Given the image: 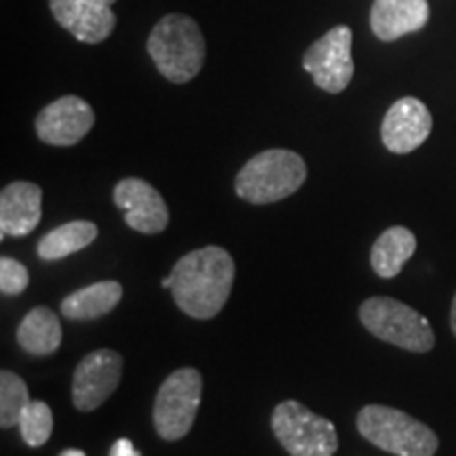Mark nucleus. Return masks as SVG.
<instances>
[{"mask_svg": "<svg viewBox=\"0 0 456 456\" xmlns=\"http://www.w3.org/2000/svg\"><path fill=\"white\" fill-rule=\"evenodd\" d=\"M235 281V260L218 245L195 249L175 262L161 285L192 319H212L224 309Z\"/></svg>", "mask_w": 456, "mask_h": 456, "instance_id": "nucleus-1", "label": "nucleus"}, {"mask_svg": "<svg viewBox=\"0 0 456 456\" xmlns=\"http://www.w3.org/2000/svg\"><path fill=\"white\" fill-rule=\"evenodd\" d=\"M148 55L157 70L175 85H184L201 72L205 61V38L192 17L169 13L152 28L146 43Z\"/></svg>", "mask_w": 456, "mask_h": 456, "instance_id": "nucleus-2", "label": "nucleus"}, {"mask_svg": "<svg viewBox=\"0 0 456 456\" xmlns=\"http://www.w3.org/2000/svg\"><path fill=\"white\" fill-rule=\"evenodd\" d=\"M306 180V163L298 152L273 148L258 152L235 178L239 199L252 205H269L292 197Z\"/></svg>", "mask_w": 456, "mask_h": 456, "instance_id": "nucleus-3", "label": "nucleus"}, {"mask_svg": "<svg viewBox=\"0 0 456 456\" xmlns=\"http://www.w3.org/2000/svg\"><path fill=\"white\" fill-rule=\"evenodd\" d=\"M357 429L370 444L395 456H433L440 440L414 416L389 406H366L357 414Z\"/></svg>", "mask_w": 456, "mask_h": 456, "instance_id": "nucleus-4", "label": "nucleus"}, {"mask_svg": "<svg viewBox=\"0 0 456 456\" xmlns=\"http://www.w3.org/2000/svg\"><path fill=\"white\" fill-rule=\"evenodd\" d=\"M359 319L370 334L403 351L427 353L436 346L431 323L412 306L389 296H372L362 302Z\"/></svg>", "mask_w": 456, "mask_h": 456, "instance_id": "nucleus-5", "label": "nucleus"}, {"mask_svg": "<svg viewBox=\"0 0 456 456\" xmlns=\"http://www.w3.org/2000/svg\"><path fill=\"white\" fill-rule=\"evenodd\" d=\"M273 433L289 456H334L338 433L332 420L302 406L296 399L281 402L273 410Z\"/></svg>", "mask_w": 456, "mask_h": 456, "instance_id": "nucleus-6", "label": "nucleus"}, {"mask_svg": "<svg viewBox=\"0 0 456 456\" xmlns=\"http://www.w3.org/2000/svg\"><path fill=\"white\" fill-rule=\"evenodd\" d=\"M203 393V376L195 368L171 372L155 397V429L165 442H178L188 436L197 419Z\"/></svg>", "mask_w": 456, "mask_h": 456, "instance_id": "nucleus-7", "label": "nucleus"}, {"mask_svg": "<svg viewBox=\"0 0 456 456\" xmlns=\"http://www.w3.org/2000/svg\"><path fill=\"white\" fill-rule=\"evenodd\" d=\"M353 32L349 26H334L306 49L302 68L311 74L319 89L340 94L349 87L355 64L351 57Z\"/></svg>", "mask_w": 456, "mask_h": 456, "instance_id": "nucleus-8", "label": "nucleus"}, {"mask_svg": "<svg viewBox=\"0 0 456 456\" xmlns=\"http://www.w3.org/2000/svg\"><path fill=\"white\" fill-rule=\"evenodd\" d=\"M123 376L121 353L98 349L81 359L72 376V403L81 412L100 408L117 391Z\"/></svg>", "mask_w": 456, "mask_h": 456, "instance_id": "nucleus-9", "label": "nucleus"}, {"mask_svg": "<svg viewBox=\"0 0 456 456\" xmlns=\"http://www.w3.org/2000/svg\"><path fill=\"white\" fill-rule=\"evenodd\" d=\"M95 114L78 95H64L51 102L37 117L38 140L49 146H74L94 129Z\"/></svg>", "mask_w": 456, "mask_h": 456, "instance_id": "nucleus-10", "label": "nucleus"}, {"mask_svg": "<svg viewBox=\"0 0 456 456\" xmlns=\"http://www.w3.org/2000/svg\"><path fill=\"white\" fill-rule=\"evenodd\" d=\"M114 205L125 212L129 228L142 235H159L169 224V209L161 192L142 178H125L114 186Z\"/></svg>", "mask_w": 456, "mask_h": 456, "instance_id": "nucleus-11", "label": "nucleus"}, {"mask_svg": "<svg viewBox=\"0 0 456 456\" xmlns=\"http://www.w3.org/2000/svg\"><path fill=\"white\" fill-rule=\"evenodd\" d=\"M433 118L429 108L416 98H402L387 110L380 138L387 151L408 155L423 146L431 135Z\"/></svg>", "mask_w": 456, "mask_h": 456, "instance_id": "nucleus-12", "label": "nucleus"}, {"mask_svg": "<svg viewBox=\"0 0 456 456\" xmlns=\"http://www.w3.org/2000/svg\"><path fill=\"white\" fill-rule=\"evenodd\" d=\"M49 9L57 24L87 45L106 41L117 26L110 4L98 0H49Z\"/></svg>", "mask_w": 456, "mask_h": 456, "instance_id": "nucleus-13", "label": "nucleus"}, {"mask_svg": "<svg viewBox=\"0 0 456 456\" xmlns=\"http://www.w3.org/2000/svg\"><path fill=\"white\" fill-rule=\"evenodd\" d=\"M43 216V191L32 182H11L0 192V237H26Z\"/></svg>", "mask_w": 456, "mask_h": 456, "instance_id": "nucleus-14", "label": "nucleus"}, {"mask_svg": "<svg viewBox=\"0 0 456 456\" xmlns=\"http://www.w3.org/2000/svg\"><path fill=\"white\" fill-rule=\"evenodd\" d=\"M429 15L427 0H374L370 26L380 41H397L406 34L423 30Z\"/></svg>", "mask_w": 456, "mask_h": 456, "instance_id": "nucleus-15", "label": "nucleus"}, {"mask_svg": "<svg viewBox=\"0 0 456 456\" xmlns=\"http://www.w3.org/2000/svg\"><path fill=\"white\" fill-rule=\"evenodd\" d=\"M123 298V285L118 281H98L77 289L61 300V315L72 322H89L104 317L117 309Z\"/></svg>", "mask_w": 456, "mask_h": 456, "instance_id": "nucleus-16", "label": "nucleus"}, {"mask_svg": "<svg viewBox=\"0 0 456 456\" xmlns=\"http://www.w3.org/2000/svg\"><path fill=\"white\" fill-rule=\"evenodd\" d=\"M416 252V237L406 226H391L376 239L372 245L370 262L379 277L391 279L402 273L403 265Z\"/></svg>", "mask_w": 456, "mask_h": 456, "instance_id": "nucleus-17", "label": "nucleus"}, {"mask_svg": "<svg viewBox=\"0 0 456 456\" xmlns=\"http://www.w3.org/2000/svg\"><path fill=\"white\" fill-rule=\"evenodd\" d=\"M17 342L34 357L51 355L61 345L60 317L47 306H37L21 319L17 328Z\"/></svg>", "mask_w": 456, "mask_h": 456, "instance_id": "nucleus-18", "label": "nucleus"}, {"mask_svg": "<svg viewBox=\"0 0 456 456\" xmlns=\"http://www.w3.org/2000/svg\"><path fill=\"white\" fill-rule=\"evenodd\" d=\"M98 239V226L89 220H74L49 231L37 245L38 258L61 260L66 256L81 252Z\"/></svg>", "mask_w": 456, "mask_h": 456, "instance_id": "nucleus-19", "label": "nucleus"}, {"mask_svg": "<svg viewBox=\"0 0 456 456\" xmlns=\"http://www.w3.org/2000/svg\"><path fill=\"white\" fill-rule=\"evenodd\" d=\"M30 402L32 399L24 379L9 370H3L0 372V427L9 429V427L20 425L21 412Z\"/></svg>", "mask_w": 456, "mask_h": 456, "instance_id": "nucleus-20", "label": "nucleus"}, {"mask_svg": "<svg viewBox=\"0 0 456 456\" xmlns=\"http://www.w3.org/2000/svg\"><path fill=\"white\" fill-rule=\"evenodd\" d=\"M20 433L30 448H38L49 442L51 433H53V412H51L49 403L32 402L28 403L20 419Z\"/></svg>", "mask_w": 456, "mask_h": 456, "instance_id": "nucleus-21", "label": "nucleus"}, {"mask_svg": "<svg viewBox=\"0 0 456 456\" xmlns=\"http://www.w3.org/2000/svg\"><path fill=\"white\" fill-rule=\"evenodd\" d=\"M30 283V275L21 262L15 258H0V292L4 296H17L21 294Z\"/></svg>", "mask_w": 456, "mask_h": 456, "instance_id": "nucleus-22", "label": "nucleus"}, {"mask_svg": "<svg viewBox=\"0 0 456 456\" xmlns=\"http://www.w3.org/2000/svg\"><path fill=\"white\" fill-rule=\"evenodd\" d=\"M110 456H140V452L135 450L134 442L127 440V437H121V440H117L112 444Z\"/></svg>", "mask_w": 456, "mask_h": 456, "instance_id": "nucleus-23", "label": "nucleus"}, {"mask_svg": "<svg viewBox=\"0 0 456 456\" xmlns=\"http://www.w3.org/2000/svg\"><path fill=\"white\" fill-rule=\"evenodd\" d=\"M450 328H452V332L456 336V294H454V300H452V309H450Z\"/></svg>", "mask_w": 456, "mask_h": 456, "instance_id": "nucleus-24", "label": "nucleus"}, {"mask_svg": "<svg viewBox=\"0 0 456 456\" xmlns=\"http://www.w3.org/2000/svg\"><path fill=\"white\" fill-rule=\"evenodd\" d=\"M60 456H87L83 452V450H77V448H68V450H64V452H61Z\"/></svg>", "mask_w": 456, "mask_h": 456, "instance_id": "nucleus-25", "label": "nucleus"}, {"mask_svg": "<svg viewBox=\"0 0 456 456\" xmlns=\"http://www.w3.org/2000/svg\"><path fill=\"white\" fill-rule=\"evenodd\" d=\"M98 3H104V4H110V7H112V3H117V0H98Z\"/></svg>", "mask_w": 456, "mask_h": 456, "instance_id": "nucleus-26", "label": "nucleus"}]
</instances>
